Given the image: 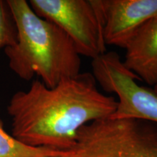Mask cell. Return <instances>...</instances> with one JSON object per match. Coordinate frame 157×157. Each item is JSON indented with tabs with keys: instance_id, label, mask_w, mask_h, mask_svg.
I'll return each mask as SVG.
<instances>
[{
	"instance_id": "cell-2",
	"label": "cell",
	"mask_w": 157,
	"mask_h": 157,
	"mask_svg": "<svg viewBox=\"0 0 157 157\" xmlns=\"http://www.w3.org/2000/svg\"><path fill=\"white\" fill-rule=\"evenodd\" d=\"M17 40L4 49L10 68L21 79L39 76L52 88L80 73L81 58L74 42L60 27L37 15L25 0H7Z\"/></svg>"
},
{
	"instance_id": "cell-10",
	"label": "cell",
	"mask_w": 157,
	"mask_h": 157,
	"mask_svg": "<svg viewBox=\"0 0 157 157\" xmlns=\"http://www.w3.org/2000/svg\"><path fill=\"white\" fill-rule=\"evenodd\" d=\"M48 157H71V156L69 153H68V151H62L60 154Z\"/></svg>"
},
{
	"instance_id": "cell-5",
	"label": "cell",
	"mask_w": 157,
	"mask_h": 157,
	"mask_svg": "<svg viewBox=\"0 0 157 157\" xmlns=\"http://www.w3.org/2000/svg\"><path fill=\"white\" fill-rule=\"evenodd\" d=\"M106 45L126 48L142 25L157 18V0H93Z\"/></svg>"
},
{
	"instance_id": "cell-11",
	"label": "cell",
	"mask_w": 157,
	"mask_h": 157,
	"mask_svg": "<svg viewBox=\"0 0 157 157\" xmlns=\"http://www.w3.org/2000/svg\"><path fill=\"white\" fill-rule=\"evenodd\" d=\"M154 89L155 90H156V91L157 92V84H156V85H155V86H154Z\"/></svg>"
},
{
	"instance_id": "cell-6",
	"label": "cell",
	"mask_w": 157,
	"mask_h": 157,
	"mask_svg": "<svg viewBox=\"0 0 157 157\" xmlns=\"http://www.w3.org/2000/svg\"><path fill=\"white\" fill-rule=\"evenodd\" d=\"M118 97L112 117L116 119H141L157 124V92L141 86L133 76H121L113 87Z\"/></svg>"
},
{
	"instance_id": "cell-1",
	"label": "cell",
	"mask_w": 157,
	"mask_h": 157,
	"mask_svg": "<svg viewBox=\"0 0 157 157\" xmlns=\"http://www.w3.org/2000/svg\"><path fill=\"white\" fill-rule=\"evenodd\" d=\"M117 101L100 92L93 74L79 73L49 88L34 80L12 96L7 106L12 135L33 147L69 150L84 125L109 118Z\"/></svg>"
},
{
	"instance_id": "cell-3",
	"label": "cell",
	"mask_w": 157,
	"mask_h": 157,
	"mask_svg": "<svg viewBox=\"0 0 157 157\" xmlns=\"http://www.w3.org/2000/svg\"><path fill=\"white\" fill-rule=\"evenodd\" d=\"M71 157H157V124L141 119H99L78 130Z\"/></svg>"
},
{
	"instance_id": "cell-8",
	"label": "cell",
	"mask_w": 157,
	"mask_h": 157,
	"mask_svg": "<svg viewBox=\"0 0 157 157\" xmlns=\"http://www.w3.org/2000/svg\"><path fill=\"white\" fill-rule=\"evenodd\" d=\"M62 151H63L27 146L6 132L0 120V157H48Z\"/></svg>"
},
{
	"instance_id": "cell-7",
	"label": "cell",
	"mask_w": 157,
	"mask_h": 157,
	"mask_svg": "<svg viewBox=\"0 0 157 157\" xmlns=\"http://www.w3.org/2000/svg\"><path fill=\"white\" fill-rule=\"evenodd\" d=\"M123 61L139 79L151 86L157 84V18L148 21L127 45Z\"/></svg>"
},
{
	"instance_id": "cell-9",
	"label": "cell",
	"mask_w": 157,
	"mask_h": 157,
	"mask_svg": "<svg viewBox=\"0 0 157 157\" xmlns=\"http://www.w3.org/2000/svg\"><path fill=\"white\" fill-rule=\"evenodd\" d=\"M16 40V27L7 0H0V49L13 46Z\"/></svg>"
},
{
	"instance_id": "cell-4",
	"label": "cell",
	"mask_w": 157,
	"mask_h": 157,
	"mask_svg": "<svg viewBox=\"0 0 157 157\" xmlns=\"http://www.w3.org/2000/svg\"><path fill=\"white\" fill-rule=\"evenodd\" d=\"M34 13L60 27L80 56L95 59L105 53L103 27L93 0H30Z\"/></svg>"
}]
</instances>
